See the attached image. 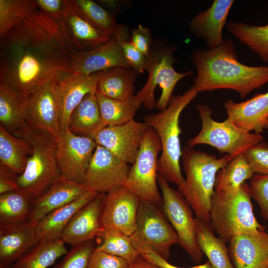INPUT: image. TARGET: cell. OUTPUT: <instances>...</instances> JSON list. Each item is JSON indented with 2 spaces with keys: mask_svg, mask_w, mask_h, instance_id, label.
I'll list each match as a JSON object with an SVG mask.
<instances>
[{
  "mask_svg": "<svg viewBox=\"0 0 268 268\" xmlns=\"http://www.w3.org/2000/svg\"><path fill=\"white\" fill-rule=\"evenodd\" d=\"M76 51L58 23L36 9L11 28L0 44V84L23 96L69 68Z\"/></svg>",
  "mask_w": 268,
  "mask_h": 268,
  "instance_id": "obj_1",
  "label": "cell"
},
{
  "mask_svg": "<svg viewBox=\"0 0 268 268\" xmlns=\"http://www.w3.org/2000/svg\"><path fill=\"white\" fill-rule=\"evenodd\" d=\"M191 59L197 69L194 85L198 92L227 89L244 98L268 83V66H249L240 62L229 39L213 49L194 50Z\"/></svg>",
  "mask_w": 268,
  "mask_h": 268,
  "instance_id": "obj_2",
  "label": "cell"
},
{
  "mask_svg": "<svg viewBox=\"0 0 268 268\" xmlns=\"http://www.w3.org/2000/svg\"><path fill=\"white\" fill-rule=\"evenodd\" d=\"M198 93L193 85L182 94L172 96L166 109L144 118V123L155 131L160 140L161 154L158 159V173L167 182L176 185L181 193L184 188L185 179L180 163L182 155L180 116Z\"/></svg>",
  "mask_w": 268,
  "mask_h": 268,
  "instance_id": "obj_3",
  "label": "cell"
},
{
  "mask_svg": "<svg viewBox=\"0 0 268 268\" xmlns=\"http://www.w3.org/2000/svg\"><path fill=\"white\" fill-rule=\"evenodd\" d=\"M186 178L181 192L197 218L210 222L211 199L218 172L233 159L229 154L220 158L195 150L189 145L182 150Z\"/></svg>",
  "mask_w": 268,
  "mask_h": 268,
  "instance_id": "obj_4",
  "label": "cell"
},
{
  "mask_svg": "<svg viewBox=\"0 0 268 268\" xmlns=\"http://www.w3.org/2000/svg\"><path fill=\"white\" fill-rule=\"evenodd\" d=\"M249 185L234 190L215 191L210 210L212 228L225 243L241 234H256L265 230L253 211Z\"/></svg>",
  "mask_w": 268,
  "mask_h": 268,
  "instance_id": "obj_5",
  "label": "cell"
},
{
  "mask_svg": "<svg viewBox=\"0 0 268 268\" xmlns=\"http://www.w3.org/2000/svg\"><path fill=\"white\" fill-rule=\"evenodd\" d=\"M19 137L31 145L29 156L23 172L18 177L19 189L27 192L34 200L62 176L57 159V140L45 134L36 132L27 125Z\"/></svg>",
  "mask_w": 268,
  "mask_h": 268,
  "instance_id": "obj_6",
  "label": "cell"
},
{
  "mask_svg": "<svg viewBox=\"0 0 268 268\" xmlns=\"http://www.w3.org/2000/svg\"><path fill=\"white\" fill-rule=\"evenodd\" d=\"M197 109L201 128L196 136L188 141L190 146L208 145L233 158L263 141L261 134L244 131L237 127L228 118L220 122L215 121L211 117V109L207 105L197 104Z\"/></svg>",
  "mask_w": 268,
  "mask_h": 268,
  "instance_id": "obj_7",
  "label": "cell"
},
{
  "mask_svg": "<svg viewBox=\"0 0 268 268\" xmlns=\"http://www.w3.org/2000/svg\"><path fill=\"white\" fill-rule=\"evenodd\" d=\"M173 52V49L167 48L151 50L146 57L147 80L136 95L148 110L155 106L161 111L166 109L177 83L194 74L191 71L178 72L174 69Z\"/></svg>",
  "mask_w": 268,
  "mask_h": 268,
  "instance_id": "obj_8",
  "label": "cell"
},
{
  "mask_svg": "<svg viewBox=\"0 0 268 268\" xmlns=\"http://www.w3.org/2000/svg\"><path fill=\"white\" fill-rule=\"evenodd\" d=\"M161 151V144L157 134L148 126L124 185L140 200L158 206L162 204V195L157 187L158 155Z\"/></svg>",
  "mask_w": 268,
  "mask_h": 268,
  "instance_id": "obj_9",
  "label": "cell"
},
{
  "mask_svg": "<svg viewBox=\"0 0 268 268\" xmlns=\"http://www.w3.org/2000/svg\"><path fill=\"white\" fill-rule=\"evenodd\" d=\"M57 78L21 96L22 111L26 124L36 132L56 140L61 134Z\"/></svg>",
  "mask_w": 268,
  "mask_h": 268,
  "instance_id": "obj_10",
  "label": "cell"
},
{
  "mask_svg": "<svg viewBox=\"0 0 268 268\" xmlns=\"http://www.w3.org/2000/svg\"><path fill=\"white\" fill-rule=\"evenodd\" d=\"M134 245L149 248L168 261L177 235L159 206L140 200L135 230L130 237Z\"/></svg>",
  "mask_w": 268,
  "mask_h": 268,
  "instance_id": "obj_11",
  "label": "cell"
},
{
  "mask_svg": "<svg viewBox=\"0 0 268 268\" xmlns=\"http://www.w3.org/2000/svg\"><path fill=\"white\" fill-rule=\"evenodd\" d=\"M157 182L162 193V210L177 235L178 244L195 262L200 263L203 253L197 244L196 219L191 206L182 193L172 188L159 174Z\"/></svg>",
  "mask_w": 268,
  "mask_h": 268,
  "instance_id": "obj_12",
  "label": "cell"
},
{
  "mask_svg": "<svg viewBox=\"0 0 268 268\" xmlns=\"http://www.w3.org/2000/svg\"><path fill=\"white\" fill-rule=\"evenodd\" d=\"M57 159L62 176L84 184L86 172L97 144L91 138L77 135L69 129L57 140Z\"/></svg>",
  "mask_w": 268,
  "mask_h": 268,
  "instance_id": "obj_13",
  "label": "cell"
},
{
  "mask_svg": "<svg viewBox=\"0 0 268 268\" xmlns=\"http://www.w3.org/2000/svg\"><path fill=\"white\" fill-rule=\"evenodd\" d=\"M126 34L125 29L119 26L115 34L104 44L91 50L76 51L71 55L69 68L72 73L90 75L115 67H131L121 46Z\"/></svg>",
  "mask_w": 268,
  "mask_h": 268,
  "instance_id": "obj_14",
  "label": "cell"
},
{
  "mask_svg": "<svg viewBox=\"0 0 268 268\" xmlns=\"http://www.w3.org/2000/svg\"><path fill=\"white\" fill-rule=\"evenodd\" d=\"M130 168L129 164L97 144L87 169L84 184L88 190L106 194L116 187L124 185Z\"/></svg>",
  "mask_w": 268,
  "mask_h": 268,
  "instance_id": "obj_15",
  "label": "cell"
},
{
  "mask_svg": "<svg viewBox=\"0 0 268 268\" xmlns=\"http://www.w3.org/2000/svg\"><path fill=\"white\" fill-rule=\"evenodd\" d=\"M147 128L144 122L134 119L120 125L105 126L94 140L124 162L133 164Z\"/></svg>",
  "mask_w": 268,
  "mask_h": 268,
  "instance_id": "obj_16",
  "label": "cell"
},
{
  "mask_svg": "<svg viewBox=\"0 0 268 268\" xmlns=\"http://www.w3.org/2000/svg\"><path fill=\"white\" fill-rule=\"evenodd\" d=\"M140 200L124 185L106 193L101 217L103 226L118 229L131 237L135 230Z\"/></svg>",
  "mask_w": 268,
  "mask_h": 268,
  "instance_id": "obj_17",
  "label": "cell"
},
{
  "mask_svg": "<svg viewBox=\"0 0 268 268\" xmlns=\"http://www.w3.org/2000/svg\"><path fill=\"white\" fill-rule=\"evenodd\" d=\"M106 193H99L78 210L64 231L61 239L72 246L99 238L105 228L101 217Z\"/></svg>",
  "mask_w": 268,
  "mask_h": 268,
  "instance_id": "obj_18",
  "label": "cell"
},
{
  "mask_svg": "<svg viewBox=\"0 0 268 268\" xmlns=\"http://www.w3.org/2000/svg\"><path fill=\"white\" fill-rule=\"evenodd\" d=\"M66 41L77 52L92 50L109 40L110 37L84 19L68 0L67 8L58 23Z\"/></svg>",
  "mask_w": 268,
  "mask_h": 268,
  "instance_id": "obj_19",
  "label": "cell"
},
{
  "mask_svg": "<svg viewBox=\"0 0 268 268\" xmlns=\"http://www.w3.org/2000/svg\"><path fill=\"white\" fill-rule=\"evenodd\" d=\"M97 72L90 75L65 73L57 78L61 133L68 129L70 115L88 93L95 92Z\"/></svg>",
  "mask_w": 268,
  "mask_h": 268,
  "instance_id": "obj_20",
  "label": "cell"
},
{
  "mask_svg": "<svg viewBox=\"0 0 268 268\" xmlns=\"http://www.w3.org/2000/svg\"><path fill=\"white\" fill-rule=\"evenodd\" d=\"M234 2L233 0H214L209 8L198 13L191 20V32L205 42L208 49L223 43V29Z\"/></svg>",
  "mask_w": 268,
  "mask_h": 268,
  "instance_id": "obj_21",
  "label": "cell"
},
{
  "mask_svg": "<svg viewBox=\"0 0 268 268\" xmlns=\"http://www.w3.org/2000/svg\"><path fill=\"white\" fill-rule=\"evenodd\" d=\"M88 190L84 184L61 176L33 201L27 221L35 225L51 212L76 200Z\"/></svg>",
  "mask_w": 268,
  "mask_h": 268,
  "instance_id": "obj_22",
  "label": "cell"
},
{
  "mask_svg": "<svg viewBox=\"0 0 268 268\" xmlns=\"http://www.w3.org/2000/svg\"><path fill=\"white\" fill-rule=\"evenodd\" d=\"M229 252L235 268H268V233L235 235L229 241Z\"/></svg>",
  "mask_w": 268,
  "mask_h": 268,
  "instance_id": "obj_23",
  "label": "cell"
},
{
  "mask_svg": "<svg viewBox=\"0 0 268 268\" xmlns=\"http://www.w3.org/2000/svg\"><path fill=\"white\" fill-rule=\"evenodd\" d=\"M38 242L35 225L27 221L0 226V267L9 268Z\"/></svg>",
  "mask_w": 268,
  "mask_h": 268,
  "instance_id": "obj_24",
  "label": "cell"
},
{
  "mask_svg": "<svg viewBox=\"0 0 268 268\" xmlns=\"http://www.w3.org/2000/svg\"><path fill=\"white\" fill-rule=\"evenodd\" d=\"M224 105L227 118L237 127L247 132H263L268 119V91L241 102L229 99Z\"/></svg>",
  "mask_w": 268,
  "mask_h": 268,
  "instance_id": "obj_25",
  "label": "cell"
},
{
  "mask_svg": "<svg viewBox=\"0 0 268 268\" xmlns=\"http://www.w3.org/2000/svg\"><path fill=\"white\" fill-rule=\"evenodd\" d=\"M99 194L88 190L79 198L43 217L35 225L39 241L60 239L75 213Z\"/></svg>",
  "mask_w": 268,
  "mask_h": 268,
  "instance_id": "obj_26",
  "label": "cell"
},
{
  "mask_svg": "<svg viewBox=\"0 0 268 268\" xmlns=\"http://www.w3.org/2000/svg\"><path fill=\"white\" fill-rule=\"evenodd\" d=\"M139 74L131 67H113L97 72L95 93L113 99L124 100L134 95Z\"/></svg>",
  "mask_w": 268,
  "mask_h": 268,
  "instance_id": "obj_27",
  "label": "cell"
},
{
  "mask_svg": "<svg viewBox=\"0 0 268 268\" xmlns=\"http://www.w3.org/2000/svg\"><path fill=\"white\" fill-rule=\"evenodd\" d=\"M105 127L95 92L87 94L71 112L68 129L74 134L94 139Z\"/></svg>",
  "mask_w": 268,
  "mask_h": 268,
  "instance_id": "obj_28",
  "label": "cell"
},
{
  "mask_svg": "<svg viewBox=\"0 0 268 268\" xmlns=\"http://www.w3.org/2000/svg\"><path fill=\"white\" fill-rule=\"evenodd\" d=\"M32 148L25 139L16 136L0 125V165L21 175Z\"/></svg>",
  "mask_w": 268,
  "mask_h": 268,
  "instance_id": "obj_29",
  "label": "cell"
},
{
  "mask_svg": "<svg viewBox=\"0 0 268 268\" xmlns=\"http://www.w3.org/2000/svg\"><path fill=\"white\" fill-rule=\"evenodd\" d=\"M198 245L213 268H235L230 260L225 242L216 237L209 222L196 218Z\"/></svg>",
  "mask_w": 268,
  "mask_h": 268,
  "instance_id": "obj_30",
  "label": "cell"
},
{
  "mask_svg": "<svg viewBox=\"0 0 268 268\" xmlns=\"http://www.w3.org/2000/svg\"><path fill=\"white\" fill-rule=\"evenodd\" d=\"M67 252L61 238L39 241L9 268H47Z\"/></svg>",
  "mask_w": 268,
  "mask_h": 268,
  "instance_id": "obj_31",
  "label": "cell"
},
{
  "mask_svg": "<svg viewBox=\"0 0 268 268\" xmlns=\"http://www.w3.org/2000/svg\"><path fill=\"white\" fill-rule=\"evenodd\" d=\"M96 95L101 119L105 126L120 125L134 120L142 104L136 95L124 100Z\"/></svg>",
  "mask_w": 268,
  "mask_h": 268,
  "instance_id": "obj_32",
  "label": "cell"
},
{
  "mask_svg": "<svg viewBox=\"0 0 268 268\" xmlns=\"http://www.w3.org/2000/svg\"><path fill=\"white\" fill-rule=\"evenodd\" d=\"M33 201L20 189L0 194V226L27 221Z\"/></svg>",
  "mask_w": 268,
  "mask_h": 268,
  "instance_id": "obj_33",
  "label": "cell"
},
{
  "mask_svg": "<svg viewBox=\"0 0 268 268\" xmlns=\"http://www.w3.org/2000/svg\"><path fill=\"white\" fill-rule=\"evenodd\" d=\"M226 27L231 35L256 53L263 62L268 63V23L256 26L230 21Z\"/></svg>",
  "mask_w": 268,
  "mask_h": 268,
  "instance_id": "obj_34",
  "label": "cell"
},
{
  "mask_svg": "<svg viewBox=\"0 0 268 268\" xmlns=\"http://www.w3.org/2000/svg\"><path fill=\"white\" fill-rule=\"evenodd\" d=\"M0 126L19 137L27 126L21 107V96L6 86L0 84Z\"/></svg>",
  "mask_w": 268,
  "mask_h": 268,
  "instance_id": "obj_35",
  "label": "cell"
},
{
  "mask_svg": "<svg viewBox=\"0 0 268 268\" xmlns=\"http://www.w3.org/2000/svg\"><path fill=\"white\" fill-rule=\"evenodd\" d=\"M254 175V173L244 153L239 154L218 172L215 191L236 190L247 180L251 179Z\"/></svg>",
  "mask_w": 268,
  "mask_h": 268,
  "instance_id": "obj_36",
  "label": "cell"
},
{
  "mask_svg": "<svg viewBox=\"0 0 268 268\" xmlns=\"http://www.w3.org/2000/svg\"><path fill=\"white\" fill-rule=\"evenodd\" d=\"M77 12L90 25L109 37L114 36L119 28L114 16L91 0H71Z\"/></svg>",
  "mask_w": 268,
  "mask_h": 268,
  "instance_id": "obj_37",
  "label": "cell"
},
{
  "mask_svg": "<svg viewBox=\"0 0 268 268\" xmlns=\"http://www.w3.org/2000/svg\"><path fill=\"white\" fill-rule=\"evenodd\" d=\"M99 238L101 242L96 249L120 257L129 265L140 256L130 237L118 229L105 228Z\"/></svg>",
  "mask_w": 268,
  "mask_h": 268,
  "instance_id": "obj_38",
  "label": "cell"
},
{
  "mask_svg": "<svg viewBox=\"0 0 268 268\" xmlns=\"http://www.w3.org/2000/svg\"><path fill=\"white\" fill-rule=\"evenodd\" d=\"M35 0H0V38L36 9Z\"/></svg>",
  "mask_w": 268,
  "mask_h": 268,
  "instance_id": "obj_39",
  "label": "cell"
},
{
  "mask_svg": "<svg viewBox=\"0 0 268 268\" xmlns=\"http://www.w3.org/2000/svg\"><path fill=\"white\" fill-rule=\"evenodd\" d=\"M95 248L91 241L72 246L56 268H88L90 256Z\"/></svg>",
  "mask_w": 268,
  "mask_h": 268,
  "instance_id": "obj_40",
  "label": "cell"
},
{
  "mask_svg": "<svg viewBox=\"0 0 268 268\" xmlns=\"http://www.w3.org/2000/svg\"><path fill=\"white\" fill-rule=\"evenodd\" d=\"M244 155L254 174L268 175V145L265 141L252 146Z\"/></svg>",
  "mask_w": 268,
  "mask_h": 268,
  "instance_id": "obj_41",
  "label": "cell"
},
{
  "mask_svg": "<svg viewBox=\"0 0 268 268\" xmlns=\"http://www.w3.org/2000/svg\"><path fill=\"white\" fill-rule=\"evenodd\" d=\"M249 185L252 198L260 207L261 216L268 221V175H254Z\"/></svg>",
  "mask_w": 268,
  "mask_h": 268,
  "instance_id": "obj_42",
  "label": "cell"
},
{
  "mask_svg": "<svg viewBox=\"0 0 268 268\" xmlns=\"http://www.w3.org/2000/svg\"><path fill=\"white\" fill-rule=\"evenodd\" d=\"M126 37L121 41L124 56L130 67L138 73H143L146 68L147 58Z\"/></svg>",
  "mask_w": 268,
  "mask_h": 268,
  "instance_id": "obj_43",
  "label": "cell"
},
{
  "mask_svg": "<svg viewBox=\"0 0 268 268\" xmlns=\"http://www.w3.org/2000/svg\"><path fill=\"white\" fill-rule=\"evenodd\" d=\"M129 265L124 259L95 248L90 256L88 268H128Z\"/></svg>",
  "mask_w": 268,
  "mask_h": 268,
  "instance_id": "obj_44",
  "label": "cell"
},
{
  "mask_svg": "<svg viewBox=\"0 0 268 268\" xmlns=\"http://www.w3.org/2000/svg\"><path fill=\"white\" fill-rule=\"evenodd\" d=\"M37 9L58 23L67 8L68 0H36Z\"/></svg>",
  "mask_w": 268,
  "mask_h": 268,
  "instance_id": "obj_45",
  "label": "cell"
},
{
  "mask_svg": "<svg viewBox=\"0 0 268 268\" xmlns=\"http://www.w3.org/2000/svg\"><path fill=\"white\" fill-rule=\"evenodd\" d=\"M131 34V42L147 57L151 50L152 40L150 30L142 25H139L132 31Z\"/></svg>",
  "mask_w": 268,
  "mask_h": 268,
  "instance_id": "obj_46",
  "label": "cell"
},
{
  "mask_svg": "<svg viewBox=\"0 0 268 268\" xmlns=\"http://www.w3.org/2000/svg\"><path fill=\"white\" fill-rule=\"evenodd\" d=\"M135 249L139 255L148 262L161 268H183L176 267L169 263L148 248L141 246H135ZM188 268H213L208 261L203 264Z\"/></svg>",
  "mask_w": 268,
  "mask_h": 268,
  "instance_id": "obj_47",
  "label": "cell"
},
{
  "mask_svg": "<svg viewBox=\"0 0 268 268\" xmlns=\"http://www.w3.org/2000/svg\"><path fill=\"white\" fill-rule=\"evenodd\" d=\"M18 175L0 165V194L19 189Z\"/></svg>",
  "mask_w": 268,
  "mask_h": 268,
  "instance_id": "obj_48",
  "label": "cell"
},
{
  "mask_svg": "<svg viewBox=\"0 0 268 268\" xmlns=\"http://www.w3.org/2000/svg\"><path fill=\"white\" fill-rule=\"evenodd\" d=\"M128 268H161L148 262L140 256L134 263L130 264Z\"/></svg>",
  "mask_w": 268,
  "mask_h": 268,
  "instance_id": "obj_49",
  "label": "cell"
},
{
  "mask_svg": "<svg viewBox=\"0 0 268 268\" xmlns=\"http://www.w3.org/2000/svg\"><path fill=\"white\" fill-rule=\"evenodd\" d=\"M265 129H268V119L266 122L265 124Z\"/></svg>",
  "mask_w": 268,
  "mask_h": 268,
  "instance_id": "obj_50",
  "label": "cell"
},
{
  "mask_svg": "<svg viewBox=\"0 0 268 268\" xmlns=\"http://www.w3.org/2000/svg\"><path fill=\"white\" fill-rule=\"evenodd\" d=\"M0 268H2V267H0Z\"/></svg>",
  "mask_w": 268,
  "mask_h": 268,
  "instance_id": "obj_51",
  "label": "cell"
}]
</instances>
